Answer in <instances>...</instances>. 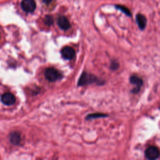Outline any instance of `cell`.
<instances>
[{"instance_id":"13","label":"cell","mask_w":160,"mask_h":160,"mask_svg":"<svg viewBox=\"0 0 160 160\" xmlns=\"http://www.w3.org/2000/svg\"><path fill=\"white\" fill-rule=\"evenodd\" d=\"M54 20L51 16L50 15H46L44 18V22L48 26H51L53 24Z\"/></svg>"},{"instance_id":"3","label":"cell","mask_w":160,"mask_h":160,"mask_svg":"<svg viewBox=\"0 0 160 160\" xmlns=\"http://www.w3.org/2000/svg\"><path fill=\"white\" fill-rule=\"evenodd\" d=\"M22 9L26 12H33L36 7V4L34 0H22L21 2Z\"/></svg>"},{"instance_id":"15","label":"cell","mask_w":160,"mask_h":160,"mask_svg":"<svg viewBox=\"0 0 160 160\" xmlns=\"http://www.w3.org/2000/svg\"><path fill=\"white\" fill-rule=\"evenodd\" d=\"M52 1H53V0H42L43 2H44V4H46V5H49L50 3L52 2Z\"/></svg>"},{"instance_id":"12","label":"cell","mask_w":160,"mask_h":160,"mask_svg":"<svg viewBox=\"0 0 160 160\" xmlns=\"http://www.w3.org/2000/svg\"><path fill=\"white\" fill-rule=\"evenodd\" d=\"M108 116L107 114H101V113H95V114H89L87 117H86V119H94V118H102V117H106Z\"/></svg>"},{"instance_id":"10","label":"cell","mask_w":160,"mask_h":160,"mask_svg":"<svg viewBox=\"0 0 160 160\" xmlns=\"http://www.w3.org/2000/svg\"><path fill=\"white\" fill-rule=\"evenodd\" d=\"M137 24L141 29H144L146 26V18L141 14H138L136 17Z\"/></svg>"},{"instance_id":"4","label":"cell","mask_w":160,"mask_h":160,"mask_svg":"<svg viewBox=\"0 0 160 160\" xmlns=\"http://www.w3.org/2000/svg\"><path fill=\"white\" fill-rule=\"evenodd\" d=\"M159 150L156 146H149L145 151V156L149 159H155L159 156Z\"/></svg>"},{"instance_id":"8","label":"cell","mask_w":160,"mask_h":160,"mask_svg":"<svg viewBox=\"0 0 160 160\" xmlns=\"http://www.w3.org/2000/svg\"><path fill=\"white\" fill-rule=\"evenodd\" d=\"M129 81L131 84H134L136 86L135 88L132 89V92H138L142 85V79L136 76H131V78L129 79Z\"/></svg>"},{"instance_id":"5","label":"cell","mask_w":160,"mask_h":160,"mask_svg":"<svg viewBox=\"0 0 160 160\" xmlns=\"http://www.w3.org/2000/svg\"><path fill=\"white\" fill-rule=\"evenodd\" d=\"M62 58L67 60H71L75 56L74 49L70 46H66L61 51Z\"/></svg>"},{"instance_id":"2","label":"cell","mask_w":160,"mask_h":160,"mask_svg":"<svg viewBox=\"0 0 160 160\" xmlns=\"http://www.w3.org/2000/svg\"><path fill=\"white\" fill-rule=\"evenodd\" d=\"M44 77L46 80L50 82H54L61 78L62 75L56 69L48 68L44 71Z\"/></svg>"},{"instance_id":"9","label":"cell","mask_w":160,"mask_h":160,"mask_svg":"<svg viewBox=\"0 0 160 160\" xmlns=\"http://www.w3.org/2000/svg\"><path fill=\"white\" fill-rule=\"evenodd\" d=\"M9 139L11 144L19 145L21 142V136L18 132H11L9 135Z\"/></svg>"},{"instance_id":"7","label":"cell","mask_w":160,"mask_h":160,"mask_svg":"<svg viewBox=\"0 0 160 160\" xmlns=\"http://www.w3.org/2000/svg\"><path fill=\"white\" fill-rule=\"evenodd\" d=\"M57 23L59 27L63 30H67L70 28V23L68 18L64 16H60L57 19Z\"/></svg>"},{"instance_id":"14","label":"cell","mask_w":160,"mask_h":160,"mask_svg":"<svg viewBox=\"0 0 160 160\" xmlns=\"http://www.w3.org/2000/svg\"><path fill=\"white\" fill-rule=\"evenodd\" d=\"M119 67V64L116 61H113L111 64V68L112 69H116Z\"/></svg>"},{"instance_id":"6","label":"cell","mask_w":160,"mask_h":160,"mask_svg":"<svg viewBox=\"0 0 160 160\" xmlns=\"http://www.w3.org/2000/svg\"><path fill=\"white\" fill-rule=\"evenodd\" d=\"M1 101L4 104L10 106L16 102V98L12 93L5 92L1 96Z\"/></svg>"},{"instance_id":"1","label":"cell","mask_w":160,"mask_h":160,"mask_svg":"<svg viewBox=\"0 0 160 160\" xmlns=\"http://www.w3.org/2000/svg\"><path fill=\"white\" fill-rule=\"evenodd\" d=\"M98 82L101 84V80H99L97 77L95 76L87 73V72H83L81 77L79 78V79L78 82V86H84L87 85L89 84H91L93 82Z\"/></svg>"},{"instance_id":"11","label":"cell","mask_w":160,"mask_h":160,"mask_svg":"<svg viewBox=\"0 0 160 160\" xmlns=\"http://www.w3.org/2000/svg\"><path fill=\"white\" fill-rule=\"evenodd\" d=\"M116 8L120 10L121 11H122L123 13H124L126 15L128 16H131V11L129 10V9L128 8H126V6H122V5H116Z\"/></svg>"}]
</instances>
